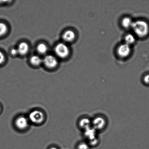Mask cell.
<instances>
[{
    "instance_id": "7a4b0ae2",
    "label": "cell",
    "mask_w": 149,
    "mask_h": 149,
    "mask_svg": "<svg viewBox=\"0 0 149 149\" xmlns=\"http://www.w3.org/2000/svg\"><path fill=\"white\" fill-rule=\"evenodd\" d=\"M28 118L30 123L35 125H40L45 122L46 116L42 111L35 109L29 113Z\"/></svg>"
},
{
    "instance_id": "d6986e66",
    "label": "cell",
    "mask_w": 149,
    "mask_h": 149,
    "mask_svg": "<svg viewBox=\"0 0 149 149\" xmlns=\"http://www.w3.org/2000/svg\"><path fill=\"white\" fill-rule=\"evenodd\" d=\"M143 81L146 84L149 85V74H147L144 77Z\"/></svg>"
},
{
    "instance_id": "277c9868",
    "label": "cell",
    "mask_w": 149,
    "mask_h": 149,
    "mask_svg": "<svg viewBox=\"0 0 149 149\" xmlns=\"http://www.w3.org/2000/svg\"><path fill=\"white\" fill-rule=\"evenodd\" d=\"M28 118L23 115H20L15 120L14 125L16 128L20 131H24L27 130L29 127Z\"/></svg>"
},
{
    "instance_id": "44dd1931",
    "label": "cell",
    "mask_w": 149,
    "mask_h": 149,
    "mask_svg": "<svg viewBox=\"0 0 149 149\" xmlns=\"http://www.w3.org/2000/svg\"><path fill=\"white\" fill-rule=\"evenodd\" d=\"M49 149H58L57 147H50Z\"/></svg>"
},
{
    "instance_id": "5b68a950",
    "label": "cell",
    "mask_w": 149,
    "mask_h": 149,
    "mask_svg": "<svg viewBox=\"0 0 149 149\" xmlns=\"http://www.w3.org/2000/svg\"><path fill=\"white\" fill-rule=\"evenodd\" d=\"M55 52L61 58H65L69 55L70 49L68 46L63 43L58 44L55 47Z\"/></svg>"
},
{
    "instance_id": "e0dca14e",
    "label": "cell",
    "mask_w": 149,
    "mask_h": 149,
    "mask_svg": "<svg viewBox=\"0 0 149 149\" xmlns=\"http://www.w3.org/2000/svg\"><path fill=\"white\" fill-rule=\"evenodd\" d=\"M90 147L86 141H81L77 146V149H90Z\"/></svg>"
},
{
    "instance_id": "9a60e30c",
    "label": "cell",
    "mask_w": 149,
    "mask_h": 149,
    "mask_svg": "<svg viewBox=\"0 0 149 149\" xmlns=\"http://www.w3.org/2000/svg\"><path fill=\"white\" fill-rule=\"evenodd\" d=\"M37 50L39 53L41 54L46 53L48 50L47 46L43 43H40L38 45Z\"/></svg>"
},
{
    "instance_id": "4fadbf2b",
    "label": "cell",
    "mask_w": 149,
    "mask_h": 149,
    "mask_svg": "<svg viewBox=\"0 0 149 149\" xmlns=\"http://www.w3.org/2000/svg\"><path fill=\"white\" fill-rule=\"evenodd\" d=\"M125 43L130 46L135 43L136 39L135 36L131 33L127 34L125 37Z\"/></svg>"
},
{
    "instance_id": "9c48e42d",
    "label": "cell",
    "mask_w": 149,
    "mask_h": 149,
    "mask_svg": "<svg viewBox=\"0 0 149 149\" xmlns=\"http://www.w3.org/2000/svg\"><path fill=\"white\" fill-rule=\"evenodd\" d=\"M43 62L47 68H55L58 64L57 60L54 56L51 55L45 56Z\"/></svg>"
},
{
    "instance_id": "2e32d148",
    "label": "cell",
    "mask_w": 149,
    "mask_h": 149,
    "mask_svg": "<svg viewBox=\"0 0 149 149\" xmlns=\"http://www.w3.org/2000/svg\"><path fill=\"white\" fill-rule=\"evenodd\" d=\"M8 30L7 27L5 23L0 22V37L4 36Z\"/></svg>"
},
{
    "instance_id": "ffe728a7",
    "label": "cell",
    "mask_w": 149,
    "mask_h": 149,
    "mask_svg": "<svg viewBox=\"0 0 149 149\" xmlns=\"http://www.w3.org/2000/svg\"><path fill=\"white\" fill-rule=\"evenodd\" d=\"M11 53L13 55H16L18 53L17 49H12Z\"/></svg>"
},
{
    "instance_id": "ac0fdd59",
    "label": "cell",
    "mask_w": 149,
    "mask_h": 149,
    "mask_svg": "<svg viewBox=\"0 0 149 149\" xmlns=\"http://www.w3.org/2000/svg\"><path fill=\"white\" fill-rule=\"evenodd\" d=\"M5 60V57L3 53L0 51V65L3 63Z\"/></svg>"
},
{
    "instance_id": "8fae6325",
    "label": "cell",
    "mask_w": 149,
    "mask_h": 149,
    "mask_svg": "<svg viewBox=\"0 0 149 149\" xmlns=\"http://www.w3.org/2000/svg\"><path fill=\"white\" fill-rule=\"evenodd\" d=\"M18 53L22 55H24L27 53L29 50L28 45L26 42H23L20 43L17 48Z\"/></svg>"
},
{
    "instance_id": "30bf717a",
    "label": "cell",
    "mask_w": 149,
    "mask_h": 149,
    "mask_svg": "<svg viewBox=\"0 0 149 149\" xmlns=\"http://www.w3.org/2000/svg\"><path fill=\"white\" fill-rule=\"evenodd\" d=\"M75 33L72 30H68L65 31L63 35V38L67 42L73 41L75 38Z\"/></svg>"
},
{
    "instance_id": "5bb4252c",
    "label": "cell",
    "mask_w": 149,
    "mask_h": 149,
    "mask_svg": "<svg viewBox=\"0 0 149 149\" xmlns=\"http://www.w3.org/2000/svg\"><path fill=\"white\" fill-rule=\"evenodd\" d=\"M42 62H43L42 60L37 55H34L32 56L30 59V62L32 65L36 66L40 65Z\"/></svg>"
},
{
    "instance_id": "3957f363",
    "label": "cell",
    "mask_w": 149,
    "mask_h": 149,
    "mask_svg": "<svg viewBox=\"0 0 149 149\" xmlns=\"http://www.w3.org/2000/svg\"><path fill=\"white\" fill-rule=\"evenodd\" d=\"M107 125V120L103 115H96L92 119V126L98 132L104 130Z\"/></svg>"
},
{
    "instance_id": "7402d4cb",
    "label": "cell",
    "mask_w": 149,
    "mask_h": 149,
    "mask_svg": "<svg viewBox=\"0 0 149 149\" xmlns=\"http://www.w3.org/2000/svg\"><path fill=\"white\" fill-rule=\"evenodd\" d=\"M1 106H0V112H1Z\"/></svg>"
},
{
    "instance_id": "8992f818",
    "label": "cell",
    "mask_w": 149,
    "mask_h": 149,
    "mask_svg": "<svg viewBox=\"0 0 149 149\" xmlns=\"http://www.w3.org/2000/svg\"><path fill=\"white\" fill-rule=\"evenodd\" d=\"M83 132L85 141L87 142L93 141L99 137L98 135V132L92 127L88 128Z\"/></svg>"
},
{
    "instance_id": "ba28073f",
    "label": "cell",
    "mask_w": 149,
    "mask_h": 149,
    "mask_svg": "<svg viewBox=\"0 0 149 149\" xmlns=\"http://www.w3.org/2000/svg\"><path fill=\"white\" fill-rule=\"evenodd\" d=\"M79 128L84 131L92 126V119L88 116H83L79 120L77 123Z\"/></svg>"
},
{
    "instance_id": "52a82bcc",
    "label": "cell",
    "mask_w": 149,
    "mask_h": 149,
    "mask_svg": "<svg viewBox=\"0 0 149 149\" xmlns=\"http://www.w3.org/2000/svg\"><path fill=\"white\" fill-rule=\"evenodd\" d=\"M131 52L130 46L125 43L120 45L117 50L118 56L122 58H127L130 55Z\"/></svg>"
},
{
    "instance_id": "7c38bea8",
    "label": "cell",
    "mask_w": 149,
    "mask_h": 149,
    "mask_svg": "<svg viewBox=\"0 0 149 149\" xmlns=\"http://www.w3.org/2000/svg\"><path fill=\"white\" fill-rule=\"evenodd\" d=\"M133 22L130 17H125L122 19V25L125 29L130 28L132 27Z\"/></svg>"
},
{
    "instance_id": "6da1fadb",
    "label": "cell",
    "mask_w": 149,
    "mask_h": 149,
    "mask_svg": "<svg viewBox=\"0 0 149 149\" xmlns=\"http://www.w3.org/2000/svg\"><path fill=\"white\" fill-rule=\"evenodd\" d=\"M131 28L135 34L140 38L146 37L149 33L148 23L144 20H138L134 22Z\"/></svg>"
}]
</instances>
